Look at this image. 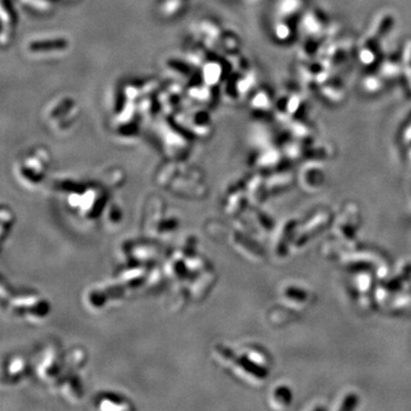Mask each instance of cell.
Segmentation results:
<instances>
[{
	"label": "cell",
	"instance_id": "cell-1",
	"mask_svg": "<svg viewBox=\"0 0 411 411\" xmlns=\"http://www.w3.org/2000/svg\"><path fill=\"white\" fill-rule=\"evenodd\" d=\"M8 310L14 317L23 319L26 322L38 323L49 314L47 300L34 293H24L8 298Z\"/></svg>",
	"mask_w": 411,
	"mask_h": 411
},
{
	"label": "cell",
	"instance_id": "cell-2",
	"mask_svg": "<svg viewBox=\"0 0 411 411\" xmlns=\"http://www.w3.org/2000/svg\"><path fill=\"white\" fill-rule=\"evenodd\" d=\"M26 373V359H24L22 355H12L3 365L2 383H9L8 385H17L21 380L25 378Z\"/></svg>",
	"mask_w": 411,
	"mask_h": 411
},
{
	"label": "cell",
	"instance_id": "cell-3",
	"mask_svg": "<svg viewBox=\"0 0 411 411\" xmlns=\"http://www.w3.org/2000/svg\"><path fill=\"white\" fill-rule=\"evenodd\" d=\"M96 406L99 410H127L130 409L129 402H127L122 397L113 395V394H108V395H99L96 400Z\"/></svg>",
	"mask_w": 411,
	"mask_h": 411
}]
</instances>
